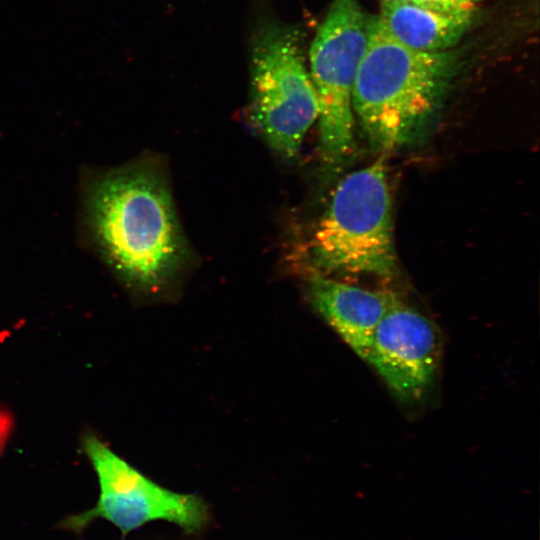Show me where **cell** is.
I'll return each mask as SVG.
<instances>
[{
  "label": "cell",
  "instance_id": "11",
  "mask_svg": "<svg viewBox=\"0 0 540 540\" xmlns=\"http://www.w3.org/2000/svg\"><path fill=\"white\" fill-rule=\"evenodd\" d=\"M380 1H381V4L412 2V0H380Z\"/></svg>",
  "mask_w": 540,
  "mask_h": 540
},
{
  "label": "cell",
  "instance_id": "5",
  "mask_svg": "<svg viewBox=\"0 0 540 540\" xmlns=\"http://www.w3.org/2000/svg\"><path fill=\"white\" fill-rule=\"evenodd\" d=\"M357 0H334L312 41L310 79L318 104L319 152L337 168L353 153L352 94L370 22Z\"/></svg>",
  "mask_w": 540,
  "mask_h": 540
},
{
  "label": "cell",
  "instance_id": "10",
  "mask_svg": "<svg viewBox=\"0 0 540 540\" xmlns=\"http://www.w3.org/2000/svg\"><path fill=\"white\" fill-rule=\"evenodd\" d=\"M481 0H412L424 8L450 15L473 14Z\"/></svg>",
  "mask_w": 540,
  "mask_h": 540
},
{
  "label": "cell",
  "instance_id": "3",
  "mask_svg": "<svg viewBox=\"0 0 540 540\" xmlns=\"http://www.w3.org/2000/svg\"><path fill=\"white\" fill-rule=\"evenodd\" d=\"M392 198L383 157L346 175L308 242L311 271L328 277L397 272Z\"/></svg>",
  "mask_w": 540,
  "mask_h": 540
},
{
  "label": "cell",
  "instance_id": "9",
  "mask_svg": "<svg viewBox=\"0 0 540 540\" xmlns=\"http://www.w3.org/2000/svg\"><path fill=\"white\" fill-rule=\"evenodd\" d=\"M473 14L439 13L412 2L381 4L377 16L397 42L420 52L451 50L471 24Z\"/></svg>",
  "mask_w": 540,
  "mask_h": 540
},
{
  "label": "cell",
  "instance_id": "6",
  "mask_svg": "<svg viewBox=\"0 0 540 540\" xmlns=\"http://www.w3.org/2000/svg\"><path fill=\"white\" fill-rule=\"evenodd\" d=\"M84 451L97 475L100 494L95 506L65 518L60 526L74 533L102 518L126 535L154 520H166L186 530H196L207 519L197 496L163 488L121 459L95 435L83 440Z\"/></svg>",
  "mask_w": 540,
  "mask_h": 540
},
{
  "label": "cell",
  "instance_id": "7",
  "mask_svg": "<svg viewBox=\"0 0 540 540\" xmlns=\"http://www.w3.org/2000/svg\"><path fill=\"white\" fill-rule=\"evenodd\" d=\"M440 354L434 322L399 299L379 322L365 361L399 401L415 403L434 384Z\"/></svg>",
  "mask_w": 540,
  "mask_h": 540
},
{
  "label": "cell",
  "instance_id": "1",
  "mask_svg": "<svg viewBox=\"0 0 540 540\" xmlns=\"http://www.w3.org/2000/svg\"><path fill=\"white\" fill-rule=\"evenodd\" d=\"M87 211L102 253L133 286L158 288L188 256L169 186L155 168L138 164L103 174L91 185Z\"/></svg>",
  "mask_w": 540,
  "mask_h": 540
},
{
  "label": "cell",
  "instance_id": "2",
  "mask_svg": "<svg viewBox=\"0 0 540 540\" xmlns=\"http://www.w3.org/2000/svg\"><path fill=\"white\" fill-rule=\"evenodd\" d=\"M458 55L420 52L393 39L371 17L369 38L352 94L353 111L370 145L383 153L418 141L456 73Z\"/></svg>",
  "mask_w": 540,
  "mask_h": 540
},
{
  "label": "cell",
  "instance_id": "4",
  "mask_svg": "<svg viewBox=\"0 0 540 540\" xmlns=\"http://www.w3.org/2000/svg\"><path fill=\"white\" fill-rule=\"evenodd\" d=\"M250 112L269 147L293 158L318 117L299 29L268 23L255 33L250 50Z\"/></svg>",
  "mask_w": 540,
  "mask_h": 540
},
{
  "label": "cell",
  "instance_id": "8",
  "mask_svg": "<svg viewBox=\"0 0 540 540\" xmlns=\"http://www.w3.org/2000/svg\"><path fill=\"white\" fill-rule=\"evenodd\" d=\"M308 297L315 311L366 360L374 332L400 299L387 290H368L311 271Z\"/></svg>",
  "mask_w": 540,
  "mask_h": 540
}]
</instances>
